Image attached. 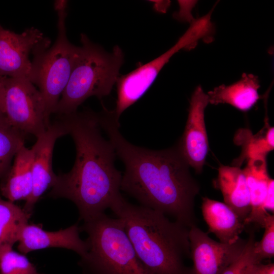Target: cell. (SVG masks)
<instances>
[{
	"instance_id": "obj_1",
	"label": "cell",
	"mask_w": 274,
	"mask_h": 274,
	"mask_svg": "<svg viewBox=\"0 0 274 274\" xmlns=\"http://www.w3.org/2000/svg\"><path fill=\"white\" fill-rule=\"evenodd\" d=\"M98 119L125 166L120 190L140 205L160 212L189 229L197 226L194 201L199 186L178 149L153 150L131 144L120 132L113 111L105 107Z\"/></svg>"
},
{
	"instance_id": "obj_2",
	"label": "cell",
	"mask_w": 274,
	"mask_h": 274,
	"mask_svg": "<svg viewBox=\"0 0 274 274\" xmlns=\"http://www.w3.org/2000/svg\"><path fill=\"white\" fill-rule=\"evenodd\" d=\"M59 116L73 139L76 158L69 172L57 175L48 196L72 201L80 219L86 222L105 213L121 194L122 174L115 166L113 145L101 135L98 113L86 110Z\"/></svg>"
},
{
	"instance_id": "obj_3",
	"label": "cell",
	"mask_w": 274,
	"mask_h": 274,
	"mask_svg": "<svg viewBox=\"0 0 274 274\" xmlns=\"http://www.w3.org/2000/svg\"><path fill=\"white\" fill-rule=\"evenodd\" d=\"M110 209L122 222L138 256L153 274H190L189 228L158 211L129 202L121 195Z\"/></svg>"
},
{
	"instance_id": "obj_4",
	"label": "cell",
	"mask_w": 274,
	"mask_h": 274,
	"mask_svg": "<svg viewBox=\"0 0 274 274\" xmlns=\"http://www.w3.org/2000/svg\"><path fill=\"white\" fill-rule=\"evenodd\" d=\"M87 250L78 263L81 274H153L143 263L118 218L105 213L84 222Z\"/></svg>"
},
{
	"instance_id": "obj_5",
	"label": "cell",
	"mask_w": 274,
	"mask_h": 274,
	"mask_svg": "<svg viewBox=\"0 0 274 274\" xmlns=\"http://www.w3.org/2000/svg\"><path fill=\"white\" fill-rule=\"evenodd\" d=\"M79 55L55 113L66 115L77 111L88 97L101 99L108 95L119 75L124 54L118 46L111 53L92 42L84 33L81 35Z\"/></svg>"
},
{
	"instance_id": "obj_6",
	"label": "cell",
	"mask_w": 274,
	"mask_h": 274,
	"mask_svg": "<svg viewBox=\"0 0 274 274\" xmlns=\"http://www.w3.org/2000/svg\"><path fill=\"white\" fill-rule=\"evenodd\" d=\"M66 1H56L58 33L55 42L49 47L46 39L38 45L32 53L29 80L39 88L45 104L48 117L55 113L57 105L65 89L77 59L80 47L72 44L66 33Z\"/></svg>"
},
{
	"instance_id": "obj_7",
	"label": "cell",
	"mask_w": 274,
	"mask_h": 274,
	"mask_svg": "<svg viewBox=\"0 0 274 274\" xmlns=\"http://www.w3.org/2000/svg\"><path fill=\"white\" fill-rule=\"evenodd\" d=\"M212 31L211 25L206 18L195 19L175 44L166 52L129 73L119 76L116 83V106L113 110L117 119L119 120L123 112L144 95L175 54L181 49L195 47L199 40L210 36Z\"/></svg>"
},
{
	"instance_id": "obj_8",
	"label": "cell",
	"mask_w": 274,
	"mask_h": 274,
	"mask_svg": "<svg viewBox=\"0 0 274 274\" xmlns=\"http://www.w3.org/2000/svg\"><path fill=\"white\" fill-rule=\"evenodd\" d=\"M1 78L8 122L25 135L30 134L38 138L50 125L41 92L28 78Z\"/></svg>"
},
{
	"instance_id": "obj_9",
	"label": "cell",
	"mask_w": 274,
	"mask_h": 274,
	"mask_svg": "<svg viewBox=\"0 0 274 274\" xmlns=\"http://www.w3.org/2000/svg\"><path fill=\"white\" fill-rule=\"evenodd\" d=\"M189 239L193 266L190 274H221L243 251L247 239L232 244L217 242L197 226L189 229Z\"/></svg>"
},
{
	"instance_id": "obj_10",
	"label": "cell",
	"mask_w": 274,
	"mask_h": 274,
	"mask_svg": "<svg viewBox=\"0 0 274 274\" xmlns=\"http://www.w3.org/2000/svg\"><path fill=\"white\" fill-rule=\"evenodd\" d=\"M46 39L33 27L17 33L0 24V77L29 79L31 61L29 56Z\"/></svg>"
},
{
	"instance_id": "obj_11",
	"label": "cell",
	"mask_w": 274,
	"mask_h": 274,
	"mask_svg": "<svg viewBox=\"0 0 274 274\" xmlns=\"http://www.w3.org/2000/svg\"><path fill=\"white\" fill-rule=\"evenodd\" d=\"M208 104L207 94L198 86L191 97L186 125L178 149L187 164L198 174L202 170L209 150L204 122Z\"/></svg>"
},
{
	"instance_id": "obj_12",
	"label": "cell",
	"mask_w": 274,
	"mask_h": 274,
	"mask_svg": "<svg viewBox=\"0 0 274 274\" xmlns=\"http://www.w3.org/2000/svg\"><path fill=\"white\" fill-rule=\"evenodd\" d=\"M67 134L66 126L59 119L50 124L47 130L38 137L32 146L33 189L30 198L25 201L24 210L31 215L41 196L54 185L57 175L52 168V155L56 140Z\"/></svg>"
},
{
	"instance_id": "obj_13",
	"label": "cell",
	"mask_w": 274,
	"mask_h": 274,
	"mask_svg": "<svg viewBox=\"0 0 274 274\" xmlns=\"http://www.w3.org/2000/svg\"><path fill=\"white\" fill-rule=\"evenodd\" d=\"M80 231L78 223L54 231L43 229L41 224L27 223L21 231L17 248L25 255L38 250L61 248L72 250L81 257L87 252V245L80 238Z\"/></svg>"
},
{
	"instance_id": "obj_14",
	"label": "cell",
	"mask_w": 274,
	"mask_h": 274,
	"mask_svg": "<svg viewBox=\"0 0 274 274\" xmlns=\"http://www.w3.org/2000/svg\"><path fill=\"white\" fill-rule=\"evenodd\" d=\"M32 149L21 147L15 156L13 164L1 179L0 191L7 200L26 201L33 189Z\"/></svg>"
},
{
	"instance_id": "obj_15",
	"label": "cell",
	"mask_w": 274,
	"mask_h": 274,
	"mask_svg": "<svg viewBox=\"0 0 274 274\" xmlns=\"http://www.w3.org/2000/svg\"><path fill=\"white\" fill-rule=\"evenodd\" d=\"M243 170L246 177L250 197V213L244 222L246 226L254 224L263 227L264 220L268 212L263 208L264 200L271 178L269 177L266 156L248 158Z\"/></svg>"
},
{
	"instance_id": "obj_16",
	"label": "cell",
	"mask_w": 274,
	"mask_h": 274,
	"mask_svg": "<svg viewBox=\"0 0 274 274\" xmlns=\"http://www.w3.org/2000/svg\"><path fill=\"white\" fill-rule=\"evenodd\" d=\"M201 211L209 227L208 233H214L220 242L232 244L239 239L245 226L236 214L225 203L202 197Z\"/></svg>"
},
{
	"instance_id": "obj_17",
	"label": "cell",
	"mask_w": 274,
	"mask_h": 274,
	"mask_svg": "<svg viewBox=\"0 0 274 274\" xmlns=\"http://www.w3.org/2000/svg\"><path fill=\"white\" fill-rule=\"evenodd\" d=\"M216 186L220 190L224 203L244 224L250 213L251 206L249 189L243 170L237 166H220Z\"/></svg>"
},
{
	"instance_id": "obj_18",
	"label": "cell",
	"mask_w": 274,
	"mask_h": 274,
	"mask_svg": "<svg viewBox=\"0 0 274 274\" xmlns=\"http://www.w3.org/2000/svg\"><path fill=\"white\" fill-rule=\"evenodd\" d=\"M259 87L257 76L244 73L237 82L229 85H221L209 92V103L215 105L227 104L239 110L247 111L259 99Z\"/></svg>"
},
{
	"instance_id": "obj_19",
	"label": "cell",
	"mask_w": 274,
	"mask_h": 274,
	"mask_svg": "<svg viewBox=\"0 0 274 274\" xmlns=\"http://www.w3.org/2000/svg\"><path fill=\"white\" fill-rule=\"evenodd\" d=\"M31 214L14 202L0 198V251L13 248Z\"/></svg>"
},
{
	"instance_id": "obj_20",
	"label": "cell",
	"mask_w": 274,
	"mask_h": 274,
	"mask_svg": "<svg viewBox=\"0 0 274 274\" xmlns=\"http://www.w3.org/2000/svg\"><path fill=\"white\" fill-rule=\"evenodd\" d=\"M25 136L7 120L0 122V179L10 168L17 152L24 146Z\"/></svg>"
},
{
	"instance_id": "obj_21",
	"label": "cell",
	"mask_w": 274,
	"mask_h": 274,
	"mask_svg": "<svg viewBox=\"0 0 274 274\" xmlns=\"http://www.w3.org/2000/svg\"><path fill=\"white\" fill-rule=\"evenodd\" d=\"M0 274H42L23 254L7 248L0 251Z\"/></svg>"
},
{
	"instance_id": "obj_22",
	"label": "cell",
	"mask_w": 274,
	"mask_h": 274,
	"mask_svg": "<svg viewBox=\"0 0 274 274\" xmlns=\"http://www.w3.org/2000/svg\"><path fill=\"white\" fill-rule=\"evenodd\" d=\"M264 232L260 242L255 241L252 251L253 262H261L274 256V215L268 212L265 217Z\"/></svg>"
},
{
	"instance_id": "obj_23",
	"label": "cell",
	"mask_w": 274,
	"mask_h": 274,
	"mask_svg": "<svg viewBox=\"0 0 274 274\" xmlns=\"http://www.w3.org/2000/svg\"><path fill=\"white\" fill-rule=\"evenodd\" d=\"M274 148V129L269 125L262 130L257 135L250 140L245 148V154L248 158L266 156Z\"/></svg>"
},
{
	"instance_id": "obj_24",
	"label": "cell",
	"mask_w": 274,
	"mask_h": 274,
	"mask_svg": "<svg viewBox=\"0 0 274 274\" xmlns=\"http://www.w3.org/2000/svg\"><path fill=\"white\" fill-rule=\"evenodd\" d=\"M255 241V232L254 230H251L242 253L221 274H242L245 266L249 263L253 262L252 251Z\"/></svg>"
},
{
	"instance_id": "obj_25",
	"label": "cell",
	"mask_w": 274,
	"mask_h": 274,
	"mask_svg": "<svg viewBox=\"0 0 274 274\" xmlns=\"http://www.w3.org/2000/svg\"><path fill=\"white\" fill-rule=\"evenodd\" d=\"M242 274H274V264L252 261L245 266Z\"/></svg>"
},
{
	"instance_id": "obj_26",
	"label": "cell",
	"mask_w": 274,
	"mask_h": 274,
	"mask_svg": "<svg viewBox=\"0 0 274 274\" xmlns=\"http://www.w3.org/2000/svg\"><path fill=\"white\" fill-rule=\"evenodd\" d=\"M274 181L271 179L267 189V192L264 202V209L267 212L269 211L273 213L274 212Z\"/></svg>"
},
{
	"instance_id": "obj_27",
	"label": "cell",
	"mask_w": 274,
	"mask_h": 274,
	"mask_svg": "<svg viewBox=\"0 0 274 274\" xmlns=\"http://www.w3.org/2000/svg\"><path fill=\"white\" fill-rule=\"evenodd\" d=\"M6 120L7 119L5 111V90L3 81L0 77V122Z\"/></svg>"
}]
</instances>
